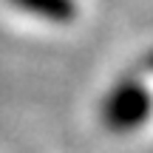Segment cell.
I'll return each instance as SVG.
<instances>
[{"instance_id": "cell-1", "label": "cell", "mask_w": 153, "mask_h": 153, "mask_svg": "<svg viewBox=\"0 0 153 153\" xmlns=\"http://www.w3.org/2000/svg\"><path fill=\"white\" fill-rule=\"evenodd\" d=\"M148 79L150 76H145L136 65H131L102 91L97 116H99V125L111 136H133L150 125L153 91Z\"/></svg>"}, {"instance_id": "cell-2", "label": "cell", "mask_w": 153, "mask_h": 153, "mask_svg": "<svg viewBox=\"0 0 153 153\" xmlns=\"http://www.w3.org/2000/svg\"><path fill=\"white\" fill-rule=\"evenodd\" d=\"M17 14H26L45 26H71L79 17V0H3Z\"/></svg>"}, {"instance_id": "cell-3", "label": "cell", "mask_w": 153, "mask_h": 153, "mask_svg": "<svg viewBox=\"0 0 153 153\" xmlns=\"http://www.w3.org/2000/svg\"><path fill=\"white\" fill-rule=\"evenodd\" d=\"M133 65H136L145 76H150V79H153V45H150L148 51H142V54H139V60L133 62Z\"/></svg>"}]
</instances>
